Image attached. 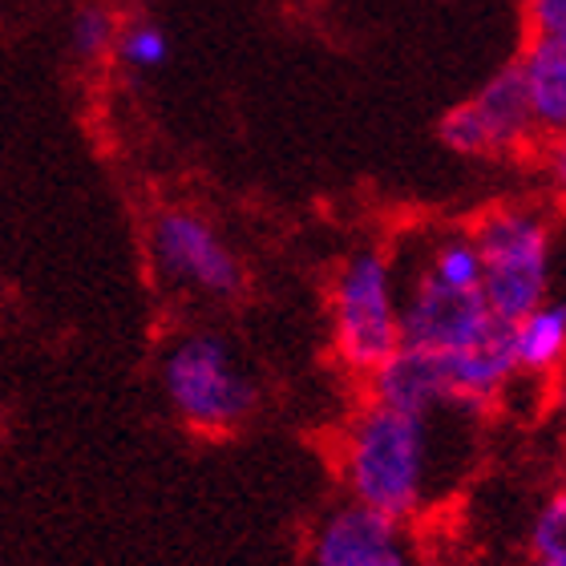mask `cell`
Here are the masks:
<instances>
[{"mask_svg": "<svg viewBox=\"0 0 566 566\" xmlns=\"http://www.w3.org/2000/svg\"><path fill=\"white\" fill-rule=\"evenodd\" d=\"M522 21L531 41H551L566 49V0H522Z\"/></svg>", "mask_w": 566, "mask_h": 566, "instance_id": "obj_16", "label": "cell"}, {"mask_svg": "<svg viewBox=\"0 0 566 566\" xmlns=\"http://www.w3.org/2000/svg\"><path fill=\"white\" fill-rule=\"evenodd\" d=\"M122 17L109 0H82L70 17V53L82 65H102V61L114 57V45H118L122 33Z\"/></svg>", "mask_w": 566, "mask_h": 566, "instance_id": "obj_12", "label": "cell"}, {"mask_svg": "<svg viewBox=\"0 0 566 566\" xmlns=\"http://www.w3.org/2000/svg\"><path fill=\"white\" fill-rule=\"evenodd\" d=\"M502 319L485 307L478 287H453L413 268L401 283V344L424 353H458L485 340Z\"/></svg>", "mask_w": 566, "mask_h": 566, "instance_id": "obj_7", "label": "cell"}, {"mask_svg": "<svg viewBox=\"0 0 566 566\" xmlns=\"http://www.w3.org/2000/svg\"><path fill=\"white\" fill-rule=\"evenodd\" d=\"M526 555L543 563H566V485L551 490L543 506L534 510L526 531Z\"/></svg>", "mask_w": 566, "mask_h": 566, "instance_id": "obj_14", "label": "cell"}, {"mask_svg": "<svg viewBox=\"0 0 566 566\" xmlns=\"http://www.w3.org/2000/svg\"><path fill=\"white\" fill-rule=\"evenodd\" d=\"M526 566H566V563H543V558H526Z\"/></svg>", "mask_w": 566, "mask_h": 566, "instance_id": "obj_17", "label": "cell"}, {"mask_svg": "<svg viewBox=\"0 0 566 566\" xmlns=\"http://www.w3.org/2000/svg\"><path fill=\"white\" fill-rule=\"evenodd\" d=\"M150 260L166 283L211 304H227L248 292V268L231 239L219 231L211 214L195 211L187 202L154 211Z\"/></svg>", "mask_w": 566, "mask_h": 566, "instance_id": "obj_5", "label": "cell"}, {"mask_svg": "<svg viewBox=\"0 0 566 566\" xmlns=\"http://www.w3.org/2000/svg\"><path fill=\"white\" fill-rule=\"evenodd\" d=\"M328 344L336 365L356 380H368L401 348V272L385 248H356L336 263Z\"/></svg>", "mask_w": 566, "mask_h": 566, "instance_id": "obj_3", "label": "cell"}, {"mask_svg": "<svg viewBox=\"0 0 566 566\" xmlns=\"http://www.w3.org/2000/svg\"><path fill=\"white\" fill-rule=\"evenodd\" d=\"M307 566H417L409 522L344 497L312 526Z\"/></svg>", "mask_w": 566, "mask_h": 566, "instance_id": "obj_8", "label": "cell"}, {"mask_svg": "<svg viewBox=\"0 0 566 566\" xmlns=\"http://www.w3.org/2000/svg\"><path fill=\"white\" fill-rule=\"evenodd\" d=\"M158 380L175 417L199 437H231L260 409V380L223 332L190 328L166 344Z\"/></svg>", "mask_w": 566, "mask_h": 566, "instance_id": "obj_2", "label": "cell"}, {"mask_svg": "<svg viewBox=\"0 0 566 566\" xmlns=\"http://www.w3.org/2000/svg\"><path fill=\"white\" fill-rule=\"evenodd\" d=\"M510 348L522 377H551L566 365V300L546 295L543 304L510 324Z\"/></svg>", "mask_w": 566, "mask_h": 566, "instance_id": "obj_11", "label": "cell"}, {"mask_svg": "<svg viewBox=\"0 0 566 566\" xmlns=\"http://www.w3.org/2000/svg\"><path fill=\"white\" fill-rule=\"evenodd\" d=\"M437 417L401 413L373 397L356 405L336 437L344 497L413 526L433 502Z\"/></svg>", "mask_w": 566, "mask_h": 566, "instance_id": "obj_1", "label": "cell"}, {"mask_svg": "<svg viewBox=\"0 0 566 566\" xmlns=\"http://www.w3.org/2000/svg\"><path fill=\"white\" fill-rule=\"evenodd\" d=\"M114 61L126 65L130 73H154L170 61V36L158 21L150 17H130L122 21L118 45H114Z\"/></svg>", "mask_w": 566, "mask_h": 566, "instance_id": "obj_13", "label": "cell"}, {"mask_svg": "<svg viewBox=\"0 0 566 566\" xmlns=\"http://www.w3.org/2000/svg\"><path fill=\"white\" fill-rule=\"evenodd\" d=\"M446 150L473 163H518L534 158L538 150V130H534L526 90H522L518 61H510L494 77H485L465 102L449 109L437 126Z\"/></svg>", "mask_w": 566, "mask_h": 566, "instance_id": "obj_6", "label": "cell"}, {"mask_svg": "<svg viewBox=\"0 0 566 566\" xmlns=\"http://www.w3.org/2000/svg\"><path fill=\"white\" fill-rule=\"evenodd\" d=\"M365 397L380 405H392L401 413L417 417H441V413H461L449 392V373L446 356L424 353V348H409L401 344L385 365L365 380Z\"/></svg>", "mask_w": 566, "mask_h": 566, "instance_id": "obj_9", "label": "cell"}, {"mask_svg": "<svg viewBox=\"0 0 566 566\" xmlns=\"http://www.w3.org/2000/svg\"><path fill=\"white\" fill-rule=\"evenodd\" d=\"M531 163H534V170H538L543 195L555 202L558 211H566V134L538 142V150H534Z\"/></svg>", "mask_w": 566, "mask_h": 566, "instance_id": "obj_15", "label": "cell"}, {"mask_svg": "<svg viewBox=\"0 0 566 566\" xmlns=\"http://www.w3.org/2000/svg\"><path fill=\"white\" fill-rule=\"evenodd\" d=\"M514 61H518L522 90H526V106H531L538 138L546 142L566 134V49L526 36V49Z\"/></svg>", "mask_w": 566, "mask_h": 566, "instance_id": "obj_10", "label": "cell"}, {"mask_svg": "<svg viewBox=\"0 0 566 566\" xmlns=\"http://www.w3.org/2000/svg\"><path fill=\"white\" fill-rule=\"evenodd\" d=\"M470 235L482 255V300L494 319L514 324L551 295L555 223L543 202H494L470 223Z\"/></svg>", "mask_w": 566, "mask_h": 566, "instance_id": "obj_4", "label": "cell"}]
</instances>
